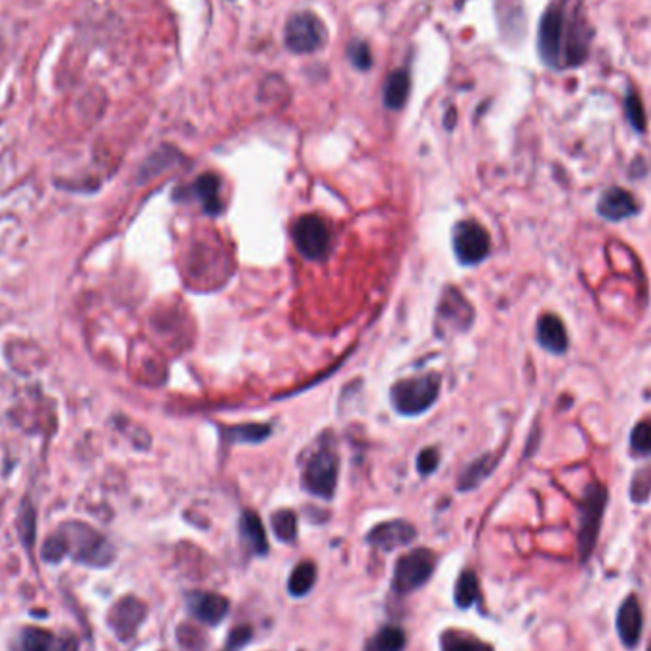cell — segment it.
Masks as SVG:
<instances>
[{
  "instance_id": "obj_1",
  "label": "cell",
  "mask_w": 651,
  "mask_h": 651,
  "mask_svg": "<svg viewBox=\"0 0 651 651\" xmlns=\"http://www.w3.org/2000/svg\"><path fill=\"white\" fill-rule=\"evenodd\" d=\"M440 383V375L436 374L396 381L391 389V400L402 416L423 414L438 399Z\"/></svg>"
},
{
  "instance_id": "obj_2",
  "label": "cell",
  "mask_w": 651,
  "mask_h": 651,
  "mask_svg": "<svg viewBox=\"0 0 651 651\" xmlns=\"http://www.w3.org/2000/svg\"><path fill=\"white\" fill-rule=\"evenodd\" d=\"M339 474V457L331 444H321L304 467V488L309 494L330 499L338 488Z\"/></svg>"
},
{
  "instance_id": "obj_3",
  "label": "cell",
  "mask_w": 651,
  "mask_h": 651,
  "mask_svg": "<svg viewBox=\"0 0 651 651\" xmlns=\"http://www.w3.org/2000/svg\"><path fill=\"white\" fill-rule=\"evenodd\" d=\"M608 503V489L598 484L591 482L585 489V497L579 506V533H577V545L581 559L586 560L594 550L596 539L602 526V516H604Z\"/></svg>"
},
{
  "instance_id": "obj_4",
  "label": "cell",
  "mask_w": 651,
  "mask_h": 651,
  "mask_svg": "<svg viewBox=\"0 0 651 651\" xmlns=\"http://www.w3.org/2000/svg\"><path fill=\"white\" fill-rule=\"evenodd\" d=\"M436 567V554L428 549L409 550L399 559L392 574V591L396 594H409L433 577Z\"/></svg>"
},
{
  "instance_id": "obj_5",
  "label": "cell",
  "mask_w": 651,
  "mask_h": 651,
  "mask_svg": "<svg viewBox=\"0 0 651 651\" xmlns=\"http://www.w3.org/2000/svg\"><path fill=\"white\" fill-rule=\"evenodd\" d=\"M326 40V29L312 12L294 13L286 25V44L292 52L309 54L319 50Z\"/></svg>"
},
{
  "instance_id": "obj_6",
  "label": "cell",
  "mask_w": 651,
  "mask_h": 651,
  "mask_svg": "<svg viewBox=\"0 0 651 651\" xmlns=\"http://www.w3.org/2000/svg\"><path fill=\"white\" fill-rule=\"evenodd\" d=\"M491 241L479 221H462L453 231V250L463 265H479L488 258Z\"/></svg>"
},
{
  "instance_id": "obj_7",
  "label": "cell",
  "mask_w": 651,
  "mask_h": 651,
  "mask_svg": "<svg viewBox=\"0 0 651 651\" xmlns=\"http://www.w3.org/2000/svg\"><path fill=\"white\" fill-rule=\"evenodd\" d=\"M297 250L309 260H322L331 242L326 221L319 216H301L292 229Z\"/></svg>"
},
{
  "instance_id": "obj_8",
  "label": "cell",
  "mask_w": 651,
  "mask_h": 651,
  "mask_svg": "<svg viewBox=\"0 0 651 651\" xmlns=\"http://www.w3.org/2000/svg\"><path fill=\"white\" fill-rule=\"evenodd\" d=\"M147 606L136 596H124L109 611V627L113 629L117 638L122 642H128L134 638V634L145 621Z\"/></svg>"
},
{
  "instance_id": "obj_9",
  "label": "cell",
  "mask_w": 651,
  "mask_h": 651,
  "mask_svg": "<svg viewBox=\"0 0 651 651\" xmlns=\"http://www.w3.org/2000/svg\"><path fill=\"white\" fill-rule=\"evenodd\" d=\"M564 13L560 8H549L539 25V54L547 66H559L564 48Z\"/></svg>"
},
{
  "instance_id": "obj_10",
  "label": "cell",
  "mask_w": 651,
  "mask_h": 651,
  "mask_svg": "<svg viewBox=\"0 0 651 651\" xmlns=\"http://www.w3.org/2000/svg\"><path fill=\"white\" fill-rule=\"evenodd\" d=\"M472 319L474 312L469 301L453 288L446 290L438 307V326H444L448 331H462L472 324Z\"/></svg>"
},
{
  "instance_id": "obj_11",
  "label": "cell",
  "mask_w": 651,
  "mask_h": 651,
  "mask_svg": "<svg viewBox=\"0 0 651 651\" xmlns=\"http://www.w3.org/2000/svg\"><path fill=\"white\" fill-rule=\"evenodd\" d=\"M418 530L406 520H391L375 526L368 533V543L381 550H394L399 547H406L414 541Z\"/></svg>"
},
{
  "instance_id": "obj_12",
  "label": "cell",
  "mask_w": 651,
  "mask_h": 651,
  "mask_svg": "<svg viewBox=\"0 0 651 651\" xmlns=\"http://www.w3.org/2000/svg\"><path fill=\"white\" fill-rule=\"evenodd\" d=\"M187 604L190 613H193L200 623L212 627L224 621L229 613V600L216 593H202V591L189 593Z\"/></svg>"
},
{
  "instance_id": "obj_13",
  "label": "cell",
  "mask_w": 651,
  "mask_h": 651,
  "mask_svg": "<svg viewBox=\"0 0 651 651\" xmlns=\"http://www.w3.org/2000/svg\"><path fill=\"white\" fill-rule=\"evenodd\" d=\"M596 210L608 221H623L638 214V204L629 190L621 187H611L600 197Z\"/></svg>"
},
{
  "instance_id": "obj_14",
  "label": "cell",
  "mask_w": 651,
  "mask_h": 651,
  "mask_svg": "<svg viewBox=\"0 0 651 651\" xmlns=\"http://www.w3.org/2000/svg\"><path fill=\"white\" fill-rule=\"evenodd\" d=\"M644 627V615L637 596H629L617 611V632L619 638L627 646L634 647L640 642Z\"/></svg>"
},
{
  "instance_id": "obj_15",
  "label": "cell",
  "mask_w": 651,
  "mask_h": 651,
  "mask_svg": "<svg viewBox=\"0 0 651 651\" xmlns=\"http://www.w3.org/2000/svg\"><path fill=\"white\" fill-rule=\"evenodd\" d=\"M76 638H57L50 630L29 627L22 632V651H76Z\"/></svg>"
},
{
  "instance_id": "obj_16",
  "label": "cell",
  "mask_w": 651,
  "mask_h": 651,
  "mask_svg": "<svg viewBox=\"0 0 651 651\" xmlns=\"http://www.w3.org/2000/svg\"><path fill=\"white\" fill-rule=\"evenodd\" d=\"M537 339L552 355H564L567 351V331L559 316L543 314L537 322Z\"/></svg>"
},
{
  "instance_id": "obj_17",
  "label": "cell",
  "mask_w": 651,
  "mask_h": 651,
  "mask_svg": "<svg viewBox=\"0 0 651 651\" xmlns=\"http://www.w3.org/2000/svg\"><path fill=\"white\" fill-rule=\"evenodd\" d=\"M241 533H242V539H244L246 545L250 547V550L253 554H258V557H265V554L268 552L267 533H265V528H263L260 516L253 511L242 513Z\"/></svg>"
},
{
  "instance_id": "obj_18",
  "label": "cell",
  "mask_w": 651,
  "mask_h": 651,
  "mask_svg": "<svg viewBox=\"0 0 651 651\" xmlns=\"http://www.w3.org/2000/svg\"><path fill=\"white\" fill-rule=\"evenodd\" d=\"M195 195L200 198L204 210L216 216L224 210V202H221V183L214 173H206L200 176L193 185Z\"/></svg>"
},
{
  "instance_id": "obj_19",
  "label": "cell",
  "mask_w": 651,
  "mask_h": 651,
  "mask_svg": "<svg viewBox=\"0 0 651 651\" xmlns=\"http://www.w3.org/2000/svg\"><path fill=\"white\" fill-rule=\"evenodd\" d=\"M442 651H494L489 644L462 630H446L440 638Z\"/></svg>"
},
{
  "instance_id": "obj_20",
  "label": "cell",
  "mask_w": 651,
  "mask_h": 651,
  "mask_svg": "<svg viewBox=\"0 0 651 651\" xmlns=\"http://www.w3.org/2000/svg\"><path fill=\"white\" fill-rule=\"evenodd\" d=\"M314 583H316V566L311 560H304L292 571V576L288 579V593L295 598H301L311 593Z\"/></svg>"
},
{
  "instance_id": "obj_21",
  "label": "cell",
  "mask_w": 651,
  "mask_h": 651,
  "mask_svg": "<svg viewBox=\"0 0 651 651\" xmlns=\"http://www.w3.org/2000/svg\"><path fill=\"white\" fill-rule=\"evenodd\" d=\"M408 93H409V78L404 71H394L385 83V105L389 109H400L406 100H408Z\"/></svg>"
},
{
  "instance_id": "obj_22",
  "label": "cell",
  "mask_w": 651,
  "mask_h": 651,
  "mask_svg": "<svg viewBox=\"0 0 651 651\" xmlns=\"http://www.w3.org/2000/svg\"><path fill=\"white\" fill-rule=\"evenodd\" d=\"M406 634L399 627H383L368 642L366 651H404Z\"/></svg>"
},
{
  "instance_id": "obj_23",
  "label": "cell",
  "mask_w": 651,
  "mask_h": 651,
  "mask_svg": "<svg viewBox=\"0 0 651 651\" xmlns=\"http://www.w3.org/2000/svg\"><path fill=\"white\" fill-rule=\"evenodd\" d=\"M479 594H480V589H479V579H476V574L471 569H465L462 571V576H459L457 583H455V604L462 608V610H467L471 608L476 600H479Z\"/></svg>"
},
{
  "instance_id": "obj_24",
  "label": "cell",
  "mask_w": 651,
  "mask_h": 651,
  "mask_svg": "<svg viewBox=\"0 0 651 651\" xmlns=\"http://www.w3.org/2000/svg\"><path fill=\"white\" fill-rule=\"evenodd\" d=\"M271 526L282 543H294L297 539V516L294 511L282 509L271 516Z\"/></svg>"
},
{
  "instance_id": "obj_25",
  "label": "cell",
  "mask_w": 651,
  "mask_h": 651,
  "mask_svg": "<svg viewBox=\"0 0 651 651\" xmlns=\"http://www.w3.org/2000/svg\"><path fill=\"white\" fill-rule=\"evenodd\" d=\"M494 467H496V463H494V459H491L489 455L476 459V462L462 474V480H459V489H472V488H476V486H479L486 479V476L491 471H494Z\"/></svg>"
},
{
  "instance_id": "obj_26",
  "label": "cell",
  "mask_w": 651,
  "mask_h": 651,
  "mask_svg": "<svg viewBox=\"0 0 651 651\" xmlns=\"http://www.w3.org/2000/svg\"><path fill=\"white\" fill-rule=\"evenodd\" d=\"M268 435H271V427L258 425V423L238 425V427H231L225 431V436L233 442H261Z\"/></svg>"
},
{
  "instance_id": "obj_27",
  "label": "cell",
  "mask_w": 651,
  "mask_h": 651,
  "mask_svg": "<svg viewBox=\"0 0 651 651\" xmlns=\"http://www.w3.org/2000/svg\"><path fill=\"white\" fill-rule=\"evenodd\" d=\"M625 110H627V119L630 120L632 128L637 132H646V110L642 105L640 95L637 92H629L625 98Z\"/></svg>"
},
{
  "instance_id": "obj_28",
  "label": "cell",
  "mask_w": 651,
  "mask_h": 651,
  "mask_svg": "<svg viewBox=\"0 0 651 651\" xmlns=\"http://www.w3.org/2000/svg\"><path fill=\"white\" fill-rule=\"evenodd\" d=\"M630 448L637 455H651V421H642L632 428Z\"/></svg>"
},
{
  "instance_id": "obj_29",
  "label": "cell",
  "mask_w": 651,
  "mask_h": 651,
  "mask_svg": "<svg viewBox=\"0 0 651 651\" xmlns=\"http://www.w3.org/2000/svg\"><path fill=\"white\" fill-rule=\"evenodd\" d=\"M250 640H251V629L248 625L238 627L229 634L224 651H241Z\"/></svg>"
},
{
  "instance_id": "obj_30",
  "label": "cell",
  "mask_w": 651,
  "mask_h": 651,
  "mask_svg": "<svg viewBox=\"0 0 651 651\" xmlns=\"http://www.w3.org/2000/svg\"><path fill=\"white\" fill-rule=\"evenodd\" d=\"M438 462H440V455L436 450L428 448V450H423L418 457V467H419V472L421 474H431L436 467H438Z\"/></svg>"
},
{
  "instance_id": "obj_31",
  "label": "cell",
  "mask_w": 651,
  "mask_h": 651,
  "mask_svg": "<svg viewBox=\"0 0 651 651\" xmlns=\"http://www.w3.org/2000/svg\"><path fill=\"white\" fill-rule=\"evenodd\" d=\"M351 59L355 61V66H358V67H362V69H366V67H370V59H372V56H370V50H368V46L366 44H362V42H355L353 46H351Z\"/></svg>"
},
{
  "instance_id": "obj_32",
  "label": "cell",
  "mask_w": 651,
  "mask_h": 651,
  "mask_svg": "<svg viewBox=\"0 0 651 651\" xmlns=\"http://www.w3.org/2000/svg\"><path fill=\"white\" fill-rule=\"evenodd\" d=\"M649 651H651V649H649Z\"/></svg>"
}]
</instances>
